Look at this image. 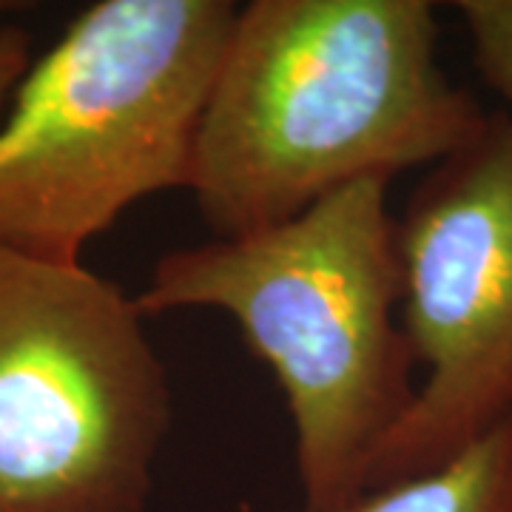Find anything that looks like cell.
I'll list each match as a JSON object with an SVG mask.
<instances>
[{
  "label": "cell",
  "mask_w": 512,
  "mask_h": 512,
  "mask_svg": "<svg viewBox=\"0 0 512 512\" xmlns=\"http://www.w3.org/2000/svg\"><path fill=\"white\" fill-rule=\"evenodd\" d=\"M439 66L427 0H251L202 111L188 191L217 237L436 165L487 123Z\"/></svg>",
  "instance_id": "6da1fadb"
},
{
  "label": "cell",
  "mask_w": 512,
  "mask_h": 512,
  "mask_svg": "<svg viewBox=\"0 0 512 512\" xmlns=\"http://www.w3.org/2000/svg\"><path fill=\"white\" fill-rule=\"evenodd\" d=\"M387 188L359 180L288 222L177 248L134 293L146 319L220 311L237 322L288 404L302 512H342L365 493L416 396Z\"/></svg>",
  "instance_id": "7a4b0ae2"
},
{
  "label": "cell",
  "mask_w": 512,
  "mask_h": 512,
  "mask_svg": "<svg viewBox=\"0 0 512 512\" xmlns=\"http://www.w3.org/2000/svg\"><path fill=\"white\" fill-rule=\"evenodd\" d=\"M231 0H97L0 114V248L83 262L134 202L188 191Z\"/></svg>",
  "instance_id": "3957f363"
},
{
  "label": "cell",
  "mask_w": 512,
  "mask_h": 512,
  "mask_svg": "<svg viewBox=\"0 0 512 512\" xmlns=\"http://www.w3.org/2000/svg\"><path fill=\"white\" fill-rule=\"evenodd\" d=\"M171 416L134 296L0 248V512H146Z\"/></svg>",
  "instance_id": "277c9868"
},
{
  "label": "cell",
  "mask_w": 512,
  "mask_h": 512,
  "mask_svg": "<svg viewBox=\"0 0 512 512\" xmlns=\"http://www.w3.org/2000/svg\"><path fill=\"white\" fill-rule=\"evenodd\" d=\"M402 328L427 370L367 490L419 476L512 416V117L495 111L396 217Z\"/></svg>",
  "instance_id": "5b68a950"
},
{
  "label": "cell",
  "mask_w": 512,
  "mask_h": 512,
  "mask_svg": "<svg viewBox=\"0 0 512 512\" xmlns=\"http://www.w3.org/2000/svg\"><path fill=\"white\" fill-rule=\"evenodd\" d=\"M342 512H512V416L439 467L373 487Z\"/></svg>",
  "instance_id": "8992f818"
},
{
  "label": "cell",
  "mask_w": 512,
  "mask_h": 512,
  "mask_svg": "<svg viewBox=\"0 0 512 512\" xmlns=\"http://www.w3.org/2000/svg\"><path fill=\"white\" fill-rule=\"evenodd\" d=\"M458 18L467 29L476 69L512 117V0H461Z\"/></svg>",
  "instance_id": "52a82bcc"
},
{
  "label": "cell",
  "mask_w": 512,
  "mask_h": 512,
  "mask_svg": "<svg viewBox=\"0 0 512 512\" xmlns=\"http://www.w3.org/2000/svg\"><path fill=\"white\" fill-rule=\"evenodd\" d=\"M32 63V37L20 26H0V114Z\"/></svg>",
  "instance_id": "ba28073f"
},
{
  "label": "cell",
  "mask_w": 512,
  "mask_h": 512,
  "mask_svg": "<svg viewBox=\"0 0 512 512\" xmlns=\"http://www.w3.org/2000/svg\"><path fill=\"white\" fill-rule=\"evenodd\" d=\"M15 9H20V3H9V0H0V18H3V15H9V12H15Z\"/></svg>",
  "instance_id": "9c48e42d"
}]
</instances>
